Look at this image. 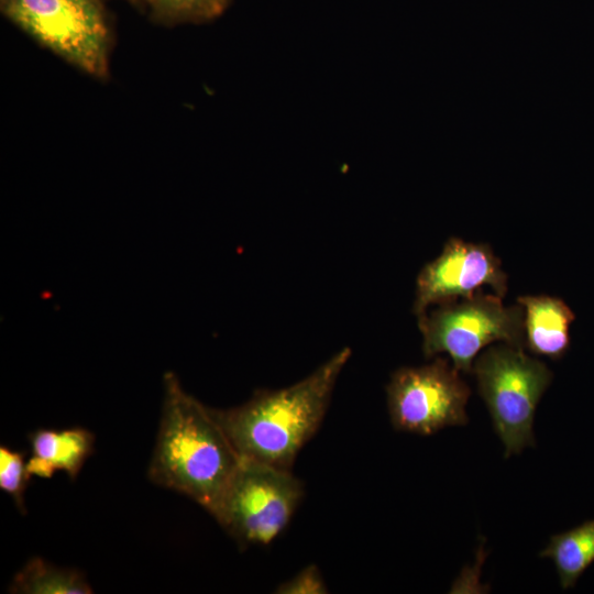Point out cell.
<instances>
[{
	"instance_id": "obj_1",
	"label": "cell",
	"mask_w": 594,
	"mask_h": 594,
	"mask_svg": "<svg viewBox=\"0 0 594 594\" xmlns=\"http://www.w3.org/2000/svg\"><path fill=\"white\" fill-rule=\"evenodd\" d=\"M240 460L212 408L186 393L173 373H166L147 469L150 481L186 495L215 516Z\"/></svg>"
},
{
	"instance_id": "obj_2",
	"label": "cell",
	"mask_w": 594,
	"mask_h": 594,
	"mask_svg": "<svg viewBox=\"0 0 594 594\" xmlns=\"http://www.w3.org/2000/svg\"><path fill=\"white\" fill-rule=\"evenodd\" d=\"M350 356L351 350L344 348L288 387L257 391L240 406L212 409L240 458L292 470L298 452L320 426Z\"/></svg>"
},
{
	"instance_id": "obj_3",
	"label": "cell",
	"mask_w": 594,
	"mask_h": 594,
	"mask_svg": "<svg viewBox=\"0 0 594 594\" xmlns=\"http://www.w3.org/2000/svg\"><path fill=\"white\" fill-rule=\"evenodd\" d=\"M472 372L490 411L505 457L535 446L534 417L552 381L548 366L507 343L492 345L474 360Z\"/></svg>"
},
{
	"instance_id": "obj_4",
	"label": "cell",
	"mask_w": 594,
	"mask_h": 594,
	"mask_svg": "<svg viewBox=\"0 0 594 594\" xmlns=\"http://www.w3.org/2000/svg\"><path fill=\"white\" fill-rule=\"evenodd\" d=\"M417 318L425 356L448 353L454 369L462 373H471L475 358L493 342L525 350L522 306H505L502 297L485 294L482 288L436 305Z\"/></svg>"
},
{
	"instance_id": "obj_5",
	"label": "cell",
	"mask_w": 594,
	"mask_h": 594,
	"mask_svg": "<svg viewBox=\"0 0 594 594\" xmlns=\"http://www.w3.org/2000/svg\"><path fill=\"white\" fill-rule=\"evenodd\" d=\"M3 15L69 64L109 75L110 31L99 0H0Z\"/></svg>"
},
{
	"instance_id": "obj_6",
	"label": "cell",
	"mask_w": 594,
	"mask_h": 594,
	"mask_svg": "<svg viewBox=\"0 0 594 594\" xmlns=\"http://www.w3.org/2000/svg\"><path fill=\"white\" fill-rule=\"evenodd\" d=\"M302 494L290 470L241 458L213 517L241 546L268 544L288 525Z\"/></svg>"
},
{
	"instance_id": "obj_7",
	"label": "cell",
	"mask_w": 594,
	"mask_h": 594,
	"mask_svg": "<svg viewBox=\"0 0 594 594\" xmlns=\"http://www.w3.org/2000/svg\"><path fill=\"white\" fill-rule=\"evenodd\" d=\"M452 363H431L395 371L386 386L387 406L395 429L429 436L468 422L470 388Z\"/></svg>"
},
{
	"instance_id": "obj_8",
	"label": "cell",
	"mask_w": 594,
	"mask_h": 594,
	"mask_svg": "<svg viewBox=\"0 0 594 594\" xmlns=\"http://www.w3.org/2000/svg\"><path fill=\"white\" fill-rule=\"evenodd\" d=\"M484 285L502 298L507 292V274L491 245L450 238L440 255L420 270L413 311L419 317L429 307L471 296Z\"/></svg>"
},
{
	"instance_id": "obj_9",
	"label": "cell",
	"mask_w": 594,
	"mask_h": 594,
	"mask_svg": "<svg viewBox=\"0 0 594 594\" xmlns=\"http://www.w3.org/2000/svg\"><path fill=\"white\" fill-rule=\"evenodd\" d=\"M524 308L525 349L534 354L559 360L570 346V326L574 312L560 298L548 295L517 297Z\"/></svg>"
},
{
	"instance_id": "obj_10",
	"label": "cell",
	"mask_w": 594,
	"mask_h": 594,
	"mask_svg": "<svg viewBox=\"0 0 594 594\" xmlns=\"http://www.w3.org/2000/svg\"><path fill=\"white\" fill-rule=\"evenodd\" d=\"M94 443V435L85 428L37 429L30 435L28 473L31 477L50 479L56 471H64L75 480L92 454Z\"/></svg>"
},
{
	"instance_id": "obj_11",
	"label": "cell",
	"mask_w": 594,
	"mask_h": 594,
	"mask_svg": "<svg viewBox=\"0 0 594 594\" xmlns=\"http://www.w3.org/2000/svg\"><path fill=\"white\" fill-rule=\"evenodd\" d=\"M539 556L553 561L563 590L573 587L594 561V519L552 536Z\"/></svg>"
},
{
	"instance_id": "obj_12",
	"label": "cell",
	"mask_w": 594,
	"mask_h": 594,
	"mask_svg": "<svg viewBox=\"0 0 594 594\" xmlns=\"http://www.w3.org/2000/svg\"><path fill=\"white\" fill-rule=\"evenodd\" d=\"M9 592L13 594H90L94 591L81 572L54 565L41 558H33L14 575Z\"/></svg>"
},
{
	"instance_id": "obj_13",
	"label": "cell",
	"mask_w": 594,
	"mask_h": 594,
	"mask_svg": "<svg viewBox=\"0 0 594 594\" xmlns=\"http://www.w3.org/2000/svg\"><path fill=\"white\" fill-rule=\"evenodd\" d=\"M231 0H150L154 15L168 23H201L221 15Z\"/></svg>"
},
{
	"instance_id": "obj_14",
	"label": "cell",
	"mask_w": 594,
	"mask_h": 594,
	"mask_svg": "<svg viewBox=\"0 0 594 594\" xmlns=\"http://www.w3.org/2000/svg\"><path fill=\"white\" fill-rule=\"evenodd\" d=\"M31 476L24 454L7 446L0 447V488L11 496L21 513H25L24 492Z\"/></svg>"
},
{
	"instance_id": "obj_15",
	"label": "cell",
	"mask_w": 594,
	"mask_h": 594,
	"mask_svg": "<svg viewBox=\"0 0 594 594\" xmlns=\"http://www.w3.org/2000/svg\"><path fill=\"white\" fill-rule=\"evenodd\" d=\"M322 574L315 564L306 566L290 580L282 583L276 593L279 594H322L328 593Z\"/></svg>"
}]
</instances>
